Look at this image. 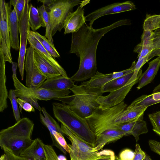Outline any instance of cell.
Segmentation results:
<instances>
[{"mask_svg": "<svg viewBox=\"0 0 160 160\" xmlns=\"http://www.w3.org/2000/svg\"><path fill=\"white\" fill-rule=\"evenodd\" d=\"M128 136L126 132L118 129H110L104 131L96 137L95 151H98L106 144L114 142L123 136Z\"/></svg>", "mask_w": 160, "mask_h": 160, "instance_id": "19", "label": "cell"}, {"mask_svg": "<svg viewBox=\"0 0 160 160\" xmlns=\"http://www.w3.org/2000/svg\"><path fill=\"white\" fill-rule=\"evenodd\" d=\"M115 160H120L118 157L117 156H115Z\"/></svg>", "mask_w": 160, "mask_h": 160, "instance_id": "51", "label": "cell"}, {"mask_svg": "<svg viewBox=\"0 0 160 160\" xmlns=\"http://www.w3.org/2000/svg\"><path fill=\"white\" fill-rule=\"evenodd\" d=\"M148 117L153 131L160 136V111L149 114Z\"/></svg>", "mask_w": 160, "mask_h": 160, "instance_id": "36", "label": "cell"}, {"mask_svg": "<svg viewBox=\"0 0 160 160\" xmlns=\"http://www.w3.org/2000/svg\"><path fill=\"white\" fill-rule=\"evenodd\" d=\"M134 152L131 149L126 148L121 151L118 157L120 160H133Z\"/></svg>", "mask_w": 160, "mask_h": 160, "instance_id": "40", "label": "cell"}, {"mask_svg": "<svg viewBox=\"0 0 160 160\" xmlns=\"http://www.w3.org/2000/svg\"><path fill=\"white\" fill-rule=\"evenodd\" d=\"M79 0H51L45 5L49 16V25L52 36L57 31L61 32L63 28L64 21L73 8L80 4Z\"/></svg>", "mask_w": 160, "mask_h": 160, "instance_id": "6", "label": "cell"}, {"mask_svg": "<svg viewBox=\"0 0 160 160\" xmlns=\"http://www.w3.org/2000/svg\"><path fill=\"white\" fill-rule=\"evenodd\" d=\"M34 49L31 46L27 48L24 63V68L26 72V86L29 88L31 84L33 70L36 67L34 58Z\"/></svg>", "mask_w": 160, "mask_h": 160, "instance_id": "27", "label": "cell"}, {"mask_svg": "<svg viewBox=\"0 0 160 160\" xmlns=\"http://www.w3.org/2000/svg\"><path fill=\"white\" fill-rule=\"evenodd\" d=\"M160 14L147 15L143 24L144 30H155L159 27Z\"/></svg>", "mask_w": 160, "mask_h": 160, "instance_id": "32", "label": "cell"}, {"mask_svg": "<svg viewBox=\"0 0 160 160\" xmlns=\"http://www.w3.org/2000/svg\"><path fill=\"white\" fill-rule=\"evenodd\" d=\"M7 158L6 155L4 153L3 154L1 155L0 160H7Z\"/></svg>", "mask_w": 160, "mask_h": 160, "instance_id": "49", "label": "cell"}, {"mask_svg": "<svg viewBox=\"0 0 160 160\" xmlns=\"http://www.w3.org/2000/svg\"><path fill=\"white\" fill-rule=\"evenodd\" d=\"M152 98L156 101V103L160 102V92L152 93Z\"/></svg>", "mask_w": 160, "mask_h": 160, "instance_id": "47", "label": "cell"}, {"mask_svg": "<svg viewBox=\"0 0 160 160\" xmlns=\"http://www.w3.org/2000/svg\"><path fill=\"white\" fill-rule=\"evenodd\" d=\"M144 160H152L150 157L146 153V156Z\"/></svg>", "mask_w": 160, "mask_h": 160, "instance_id": "50", "label": "cell"}, {"mask_svg": "<svg viewBox=\"0 0 160 160\" xmlns=\"http://www.w3.org/2000/svg\"><path fill=\"white\" fill-rule=\"evenodd\" d=\"M143 115L132 122L122 123L118 128V130L124 131L128 136L133 135L137 142L139 140L140 135L147 133L148 130L146 122L143 120Z\"/></svg>", "mask_w": 160, "mask_h": 160, "instance_id": "16", "label": "cell"}, {"mask_svg": "<svg viewBox=\"0 0 160 160\" xmlns=\"http://www.w3.org/2000/svg\"><path fill=\"white\" fill-rule=\"evenodd\" d=\"M148 144L151 150L160 155V142L153 140H149Z\"/></svg>", "mask_w": 160, "mask_h": 160, "instance_id": "44", "label": "cell"}, {"mask_svg": "<svg viewBox=\"0 0 160 160\" xmlns=\"http://www.w3.org/2000/svg\"><path fill=\"white\" fill-rule=\"evenodd\" d=\"M44 116L39 114L41 122L48 130L52 141V146L56 147L64 154L70 153L69 147L64 138L65 135L58 122L47 112L44 107L42 108Z\"/></svg>", "mask_w": 160, "mask_h": 160, "instance_id": "8", "label": "cell"}, {"mask_svg": "<svg viewBox=\"0 0 160 160\" xmlns=\"http://www.w3.org/2000/svg\"><path fill=\"white\" fill-rule=\"evenodd\" d=\"M140 77L136 79L131 77L128 82L121 88L110 92L107 96L99 97L96 101L99 105V108H110L123 101L132 87L138 82Z\"/></svg>", "mask_w": 160, "mask_h": 160, "instance_id": "11", "label": "cell"}, {"mask_svg": "<svg viewBox=\"0 0 160 160\" xmlns=\"http://www.w3.org/2000/svg\"><path fill=\"white\" fill-rule=\"evenodd\" d=\"M23 88L28 94L37 100L48 101L57 98L71 100L73 97V95H69L71 92L70 90L57 91L40 88L36 89H32L24 85Z\"/></svg>", "mask_w": 160, "mask_h": 160, "instance_id": "15", "label": "cell"}, {"mask_svg": "<svg viewBox=\"0 0 160 160\" xmlns=\"http://www.w3.org/2000/svg\"><path fill=\"white\" fill-rule=\"evenodd\" d=\"M154 47L155 49H160V23L159 27L154 31Z\"/></svg>", "mask_w": 160, "mask_h": 160, "instance_id": "45", "label": "cell"}, {"mask_svg": "<svg viewBox=\"0 0 160 160\" xmlns=\"http://www.w3.org/2000/svg\"><path fill=\"white\" fill-rule=\"evenodd\" d=\"M58 158V160H67L66 157L63 155H59Z\"/></svg>", "mask_w": 160, "mask_h": 160, "instance_id": "48", "label": "cell"}, {"mask_svg": "<svg viewBox=\"0 0 160 160\" xmlns=\"http://www.w3.org/2000/svg\"><path fill=\"white\" fill-rule=\"evenodd\" d=\"M74 82L70 78L61 75L47 79L40 88L57 91L68 90L73 87Z\"/></svg>", "mask_w": 160, "mask_h": 160, "instance_id": "18", "label": "cell"}, {"mask_svg": "<svg viewBox=\"0 0 160 160\" xmlns=\"http://www.w3.org/2000/svg\"><path fill=\"white\" fill-rule=\"evenodd\" d=\"M127 107V104L123 101L110 108L105 109L99 108L85 119L96 137L107 130L118 129L121 124H117L115 120Z\"/></svg>", "mask_w": 160, "mask_h": 160, "instance_id": "5", "label": "cell"}, {"mask_svg": "<svg viewBox=\"0 0 160 160\" xmlns=\"http://www.w3.org/2000/svg\"><path fill=\"white\" fill-rule=\"evenodd\" d=\"M32 34L38 40L43 47L54 58H58L60 55L54 45H53L45 36L41 35L37 32L31 31Z\"/></svg>", "mask_w": 160, "mask_h": 160, "instance_id": "30", "label": "cell"}, {"mask_svg": "<svg viewBox=\"0 0 160 160\" xmlns=\"http://www.w3.org/2000/svg\"><path fill=\"white\" fill-rule=\"evenodd\" d=\"M29 1L26 0L23 12L19 22V31L20 37V47L18 65L22 80L23 79L24 63L27 50L28 32L30 30L28 23Z\"/></svg>", "mask_w": 160, "mask_h": 160, "instance_id": "10", "label": "cell"}, {"mask_svg": "<svg viewBox=\"0 0 160 160\" xmlns=\"http://www.w3.org/2000/svg\"><path fill=\"white\" fill-rule=\"evenodd\" d=\"M43 143L38 138L34 140L31 144L24 150L19 156L29 160H46Z\"/></svg>", "mask_w": 160, "mask_h": 160, "instance_id": "21", "label": "cell"}, {"mask_svg": "<svg viewBox=\"0 0 160 160\" xmlns=\"http://www.w3.org/2000/svg\"><path fill=\"white\" fill-rule=\"evenodd\" d=\"M11 5L8 4V24L11 47L16 50L20 49L18 38L19 21L15 9H11Z\"/></svg>", "mask_w": 160, "mask_h": 160, "instance_id": "20", "label": "cell"}, {"mask_svg": "<svg viewBox=\"0 0 160 160\" xmlns=\"http://www.w3.org/2000/svg\"><path fill=\"white\" fill-rule=\"evenodd\" d=\"M8 4L5 0H0V49L5 61L11 63L12 61L8 24Z\"/></svg>", "mask_w": 160, "mask_h": 160, "instance_id": "9", "label": "cell"}, {"mask_svg": "<svg viewBox=\"0 0 160 160\" xmlns=\"http://www.w3.org/2000/svg\"><path fill=\"white\" fill-rule=\"evenodd\" d=\"M142 105L127 107L115 120V123L118 125L132 122L139 118L148 108Z\"/></svg>", "mask_w": 160, "mask_h": 160, "instance_id": "24", "label": "cell"}, {"mask_svg": "<svg viewBox=\"0 0 160 160\" xmlns=\"http://www.w3.org/2000/svg\"><path fill=\"white\" fill-rule=\"evenodd\" d=\"M136 9L135 4L131 1L116 2L100 8L85 17L86 21L89 22V26L92 27L94 22L103 16L119 13Z\"/></svg>", "mask_w": 160, "mask_h": 160, "instance_id": "12", "label": "cell"}, {"mask_svg": "<svg viewBox=\"0 0 160 160\" xmlns=\"http://www.w3.org/2000/svg\"><path fill=\"white\" fill-rule=\"evenodd\" d=\"M136 63L135 61H134L129 68L120 72L104 74L97 71L89 81L83 82L80 85L89 88H101L110 81L134 71Z\"/></svg>", "mask_w": 160, "mask_h": 160, "instance_id": "13", "label": "cell"}, {"mask_svg": "<svg viewBox=\"0 0 160 160\" xmlns=\"http://www.w3.org/2000/svg\"><path fill=\"white\" fill-rule=\"evenodd\" d=\"M8 98L11 102L13 115L16 122L21 119L18 108L17 97L15 94L14 90L10 89L9 92Z\"/></svg>", "mask_w": 160, "mask_h": 160, "instance_id": "34", "label": "cell"}, {"mask_svg": "<svg viewBox=\"0 0 160 160\" xmlns=\"http://www.w3.org/2000/svg\"><path fill=\"white\" fill-rule=\"evenodd\" d=\"M55 117L61 124L93 148L96 146V137L85 118L80 117L65 103H52Z\"/></svg>", "mask_w": 160, "mask_h": 160, "instance_id": "3", "label": "cell"}, {"mask_svg": "<svg viewBox=\"0 0 160 160\" xmlns=\"http://www.w3.org/2000/svg\"><path fill=\"white\" fill-rule=\"evenodd\" d=\"M2 51L0 49V112H3L8 107L7 98L8 97L6 87L5 62Z\"/></svg>", "mask_w": 160, "mask_h": 160, "instance_id": "23", "label": "cell"}, {"mask_svg": "<svg viewBox=\"0 0 160 160\" xmlns=\"http://www.w3.org/2000/svg\"><path fill=\"white\" fill-rule=\"evenodd\" d=\"M34 58L35 63L39 71L47 79L61 75L51 62L39 52L35 49Z\"/></svg>", "mask_w": 160, "mask_h": 160, "instance_id": "17", "label": "cell"}, {"mask_svg": "<svg viewBox=\"0 0 160 160\" xmlns=\"http://www.w3.org/2000/svg\"><path fill=\"white\" fill-rule=\"evenodd\" d=\"M40 15L42 18L44 22L45 28L46 32L45 36L53 45V39L52 36L50 28L49 25V15L44 5L43 4L39 8H37Z\"/></svg>", "mask_w": 160, "mask_h": 160, "instance_id": "31", "label": "cell"}, {"mask_svg": "<svg viewBox=\"0 0 160 160\" xmlns=\"http://www.w3.org/2000/svg\"><path fill=\"white\" fill-rule=\"evenodd\" d=\"M15 94L17 97L29 102L34 107L40 112L42 111L41 108L38 104V100L28 94L25 92L23 85L17 77L12 78Z\"/></svg>", "mask_w": 160, "mask_h": 160, "instance_id": "26", "label": "cell"}, {"mask_svg": "<svg viewBox=\"0 0 160 160\" xmlns=\"http://www.w3.org/2000/svg\"><path fill=\"white\" fill-rule=\"evenodd\" d=\"M46 160H58V156L52 148V146L43 144Z\"/></svg>", "mask_w": 160, "mask_h": 160, "instance_id": "38", "label": "cell"}, {"mask_svg": "<svg viewBox=\"0 0 160 160\" xmlns=\"http://www.w3.org/2000/svg\"><path fill=\"white\" fill-rule=\"evenodd\" d=\"M28 23L32 31L34 32L41 27H45L43 20L38 8L31 4L29 5V7Z\"/></svg>", "mask_w": 160, "mask_h": 160, "instance_id": "29", "label": "cell"}, {"mask_svg": "<svg viewBox=\"0 0 160 160\" xmlns=\"http://www.w3.org/2000/svg\"><path fill=\"white\" fill-rule=\"evenodd\" d=\"M12 64V78H16V71L17 68L18 63L17 62H12L11 63Z\"/></svg>", "mask_w": 160, "mask_h": 160, "instance_id": "46", "label": "cell"}, {"mask_svg": "<svg viewBox=\"0 0 160 160\" xmlns=\"http://www.w3.org/2000/svg\"><path fill=\"white\" fill-rule=\"evenodd\" d=\"M146 156V152L142 150L139 144L136 143L133 160H143Z\"/></svg>", "mask_w": 160, "mask_h": 160, "instance_id": "42", "label": "cell"}, {"mask_svg": "<svg viewBox=\"0 0 160 160\" xmlns=\"http://www.w3.org/2000/svg\"><path fill=\"white\" fill-rule=\"evenodd\" d=\"M134 71L121 77L115 78L108 82L101 88L103 93L112 92L118 90L124 86L132 77Z\"/></svg>", "mask_w": 160, "mask_h": 160, "instance_id": "28", "label": "cell"}, {"mask_svg": "<svg viewBox=\"0 0 160 160\" xmlns=\"http://www.w3.org/2000/svg\"><path fill=\"white\" fill-rule=\"evenodd\" d=\"M28 40L30 46L39 52L51 62L62 75L67 78L68 77L66 72L63 68L43 47L38 40L32 34L30 30L28 32Z\"/></svg>", "mask_w": 160, "mask_h": 160, "instance_id": "22", "label": "cell"}, {"mask_svg": "<svg viewBox=\"0 0 160 160\" xmlns=\"http://www.w3.org/2000/svg\"><path fill=\"white\" fill-rule=\"evenodd\" d=\"M47 78L41 74L38 69L33 72L31 84L29 88L36 89L39 88Z\"/></svg>", "mask_w": 160, "mask_h": 160, "instance_id": "33", "label": "cell"}, {"mask_svg": "<svg viewBox=\"0 0 160 160\" xmlns=\"http://www.w3.org/2000/svg\"><path fill=\"white\" fill-rule=\"evenodd\" d=\"M154 32L153 31L144 30L140 43L144 46L154 47Z\"/></svg>", "mask_w": 160, "mask_h": 160, "instance_id": "35", "label": "cell"}, {"mask_svg": "<svg viewBox=\"0 0 160 160\" xmlns=\"http://www.w3.org/2000/svg\"><path fill=\"white\" fill-rule=\"evenodd\" d=\"M17 102L19 105V108L20 112H22V108L28 112H35L34 108L29 102L19 98H17Z\"/></svg>", "mask_w": 160, "mask_h": 160, "instance_id": "39", "label": "cell"}, {"mask_svg": "<svg viewBox=\"0 0 160 160\" xmlns=\"http://www.w3.org/2000/svg\"><path fill=\"white\" fill-rule=\"evenodd\" d=\"M62 130L71 142L69 144L70 160H96L100 158L102 151H95L92 147L76 134L61 124Z\"/></svg>", "mask_w": 160, "mask_h": 160, "instance_id": "7", "label": "cell"}, {"mask_svg": "<svg viewBox=\"0 0 160 160\" xmlns=\"http://www.w3.org/2000/svg\"><path fill=\"white\" fill-rule=\"evenodd\" d=\"M34 124L27 118L21 119L13 125L0 132V146H5L15 154L19 156L33 140L32 136Z\"/></svg>", "mask_w": 160, "mask_h": 160, "instance_id": "2", "label": "cell"}, {"mask_svg": "<svg viewBox=\"0 0 160 160\" xmlns=\"http://www.w3.org/2000/svg\"><path fill=\"white\" fill-rule=\"evenodd\" d=\"M2 149L3 150L4 153L6 155L7 160H29L19 156L16 155L10 149L5 146H3Z\"/></svg>", "mask_w": 160, "mask_h": 160, "instance_id": "41", "label": "cell"}, {"mask_svg": "<svg viewBox=\"0 0 160 160\" xmlns=\"http://www.w3.org/2000/svg\"><path fill=\"white\" fill-rule=\"evenodd\" d=\"M85 2L82 1L75 11L70 13L67 17L63 26L64 35L78 31L86 23L83 7L89 2Z\"/></svg>", "mask_w": 160, "mask_h": 160, "instance_id": "14", "label": "cell"}, {"mask_svg": "<svg viewBox=\"0 0 160 160\" xmlns=\"http://www.w3.org/2000/svg\"><path fill=\"white\" fill-rule=\"evenodd\" d=\"M131 25L128 19L118 20L110 25L95 29L84 24L78 31L72 33L70 53H75L80 58L79 66L71 79L74 82L91 78L97 71L96 52L99 42L105 34L123 25Z\"/></svg>", "mask_w": 160, "mask_h": 160, "instance_id": "1", "label": "cell"}, {"mask_svg": "<svg viewBox=\"0 0 160 160\" xmlns=\"http://www.w3.org/2000/svg\"><path fill=\"white\" fill-rule=\"evenodd\" d=\"M102 153L100 158L96 160H115L114 152L112 150L104 149L102 150Z\"/></svg>", "mask_w": 160, "mask_h": 160, "instance_id": "43", "label": "cell"}, {"mask_svg": "<svg viewBox=\"0 0 160 160\" xmlns=\"http://www.w3.org/2000/svg\"><path fill=\"white\" fill-rule=\"evenodd\" d=\"M9 3L13 6L19 22L24 11L26 0H11Z\"/></svg>", "mask_w": 160, "mask_h": 160, "instance_id": "37", "label": "cell"}, {"mask_svg": "<svg viewBox=\"0 0 160 160\" xmlns=\"http://www.w3.org/2000/svg\"><path fill=\"white\" fill-rule=\"evenodd\" d=\"M70 90L73 97L68 105L80 117L85 118L99 108L96 100L103 93L101 88H89L74 84Z\"/></svg>", "mask_w": 160, "mask_h": 160, "instance_id": "4", "label": "cell"}, {"mask_svg": "<svg viewBox=\"0 0 160 160\" xmlns=\"http://www.w3.org/2000/svg\"><path fill=\"white\" fill-rule=\"evenodd\" d=\"M147 70L140 76L137 88L140 89L151 82L157 74L160 66V57L149 63Z\"/></svg>", "mask_w": 160, "mask_h": 160, "instance_id": "25", "label": "cell"}]
</instances>
